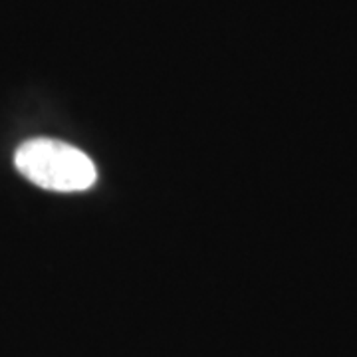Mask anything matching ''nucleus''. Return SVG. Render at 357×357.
I'll list each match as a JSON object with an SVG mask.
<instances>
[{
	"label": "nucleus",
	"instance_id": "nucleus-1",
	"mask_svg": "<svg viewBox=\"0 0 357 357\" xmlns=\"http://www.w3.org/2000/svg\"><path fill=\"white\" fill-rule=\"evenodd\" d=\"M14 165L22 177L46 191H86L98 178L88 155L58 139L24 141L14 153Z\"/></svg>",
	"mask_w": 357,
	"mask_h": 357
}]
</instances>
